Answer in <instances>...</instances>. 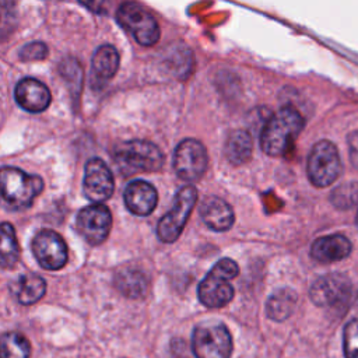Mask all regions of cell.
I'll return each instance as SVG.
<instances>
[{
  "instance_id": "1",
  "label": "cell",
  "mask_w": 358,
  "mask_h": 358,
  "mask_svg": "<svg viewBox=\"0 0 358 358\" xmlns=\"http://www.w3.org/2000/svg\"><path fill=\"white\" fill-rule=\"evenodd\" d=\"M305 120L302 115L291 108L285 106L274 113L264 124L260 136L262 150L270 157L285 155L302 131Z\"/></svg>"
},
{
  "instance_id": "2",
  "label": "cell",
  "mask_w": 358,
  "mask_h": 358,
  "mask_svg": "<svg viewBox=\"0 0 358 358\" xmlns=\"http://www.w3.org/2000/svg\"><path fill=\"white\" fill-rule=\"evenodd\" d=\"M43 190L38 175L27 173L14 166L0 168V201L10 210L28 208Z\"/></svg>"
},
{
  "instance_id": "3",
  "label": "cell",
  "mask_w": 358,
  "mask_h": 358,
  "mask_svg": "<svg viewBox=\"0 0 358 358\" xmlns=\"http://www.w3.org/2000/svg\"><path fill=\"white\" fill-rule=\"evenodd\" d=\"M238 264L228 257L217 262L199 284L197 295L200 302L211 309L228 305L234 298L231 280L238 275Z\"/></svg>"
},
{
  "instance_id": "4",
  "label": "cell",
  "mask_w": 358,
  "mask_h": 358,
  "mask_svg": "<svg viewBox=\"0 0 358 358\" xmlns=\"http://www.w3.org/2000/svg\"><path fill=\"white\" fill-rule=\"evenodd\" d=\"M113 159L124 175L137 172H155L162 168L164 155L161 150L145 140L123 141L113 150Z\"/></svg>"
},
{
  "instance_id": "5",
  "label": "cell",
  "mask_w": 358,
  "mask_h": 358,
  "mask_svg": "<svg viewBox=\"0 0 358 358\" xmlns=\"http://www.w3.org/2000/svg\"><path fill=\"white\" fill-rule=\"evenodd\" d=\"M116 20L143 46H152L159 39V25L154 15L138 3L127 1L119 6Z\"/></svg>"
},
{
  "instance_id": "6",
  "label": "cell",
  "mask_w": 358,
  "mask_h": 358,
  "mask_svg": "<svg viewBox=\"0 0 358 358\" xmlns=\"http://www.w3.org/2000/svg\"><path fill=\"white\" fill-rule=\"evenodd\" d=\"M306 173L316 187L330 186L341 173V161L336 145L327 140L316 143L308 157Z\"/></svg>"
},
{
  "instance_id": "7",
  "label": "cell",
  "mask_w": 358,
  "mask_h": 358,
  "mask_svg": "<svg viewBox=\"0 0 358 358\" xmlns=\"http://www.w3.org/2000/svg\"><path fill=\"white\" fill-rule=\"evenodd\" d=\"M192 348L196 358H229L232 337L222 323H201L193 330Z\"/></svg>"
},
{
  "instance_id": "8",
  "label": "cell",
  "mask_w": 358,
  "mask_h": 358,
  "mask_svg": "<svg viewBox=\"0 0 358 358\" xmlns=\"http://www.w3.org/2000/svg\"><path fill=\"white\" fill-rule=\"evenodd\" d=\"M196 201H197V192L192 185L183 186L176 193L173 207L158 221L157 235L159 241L165 243H171L179 238Z\"/></svg>"
},
{
  "instance_id": "9",
  "label": "cell",
  "mask_w": 358,
  "mask_h": 358,
  "mask_svg": "<svg viewBox=\"0 0 358 358\" xmlns=\"http://www.w3.org/2000/svg\"><path fill=\"white\" fill-rule=\"evenodd\" d=\"M207 162L204 145L194 138L180 141L173 154V169L186 182L199 180L207 169Z\"/></svg>"
},
{
  "instance_id": "10",
  "label": "cell",
  "mask_w": 358,
  "mask_h": 358,
  "mask_svg": "<svg viewBox=\"0 0 358 358\" xmlns=\"http://www.w3.org/2000/svg\"><path fill=\"white\" fill-rule=\"evenodd\" d=\"M77 231L84 241L92 246L101 245L112 228V214L102 203L81 208L77 214Z\"/></svg>"
},
{
  "instance_id": "11",
  "label": "cell",
  "mask_w": 358,
  "mask_h": 358,
  "mask_svg": "<svg viewBox=\"0 0 358 358\" xmlns=\"http://www.w3.org/2000/svg\"><path fill=\"white\" fill-rule=\"evenodd\" d=\"M32 252L46 270H59L67 263L69 252L64 239L52 229L39 231L32 241Z\"/></svg>"
},
{
  "instance_id": "12",
  "label": "cell",
  "mask_w": 358,
  "mask_h": 358,
  "mask_svg": "<svg viewBox=\"0 0 358 358\" xmlns=\"http://www.w3.org/2000/svg\"><path fill=\"white\" fill-rule=\"evenodd\" d=\"M115 189V182L110 169L101 158H91L85 164V175L83 190L88 200L98 204L108 200Z\"/></svg>"
},
{
  "instance_id": "13",
  "label": "cell",
  "mask_w": 358,
  "mask_h": 358,
  "mask_svg": "<svg viewBox=\"0 0 358 358\" xmlns=\"http://www.w3.org/2000/svg\"><path fill=\"white\" fill-rule=\"evenodd\" d=\"M351 291L348 278L343 274H326L317 278L309 291L310 299L317 306H334L347 299Z\"/></svg>"
},
{
  "instance_id": "14",
  "label": "cell",
  "mask_w": 358,
  "mask_h": 358,
  "mask_svg": "<svg viewBox=\"0 0 358 358\" xmlns=\"http://www.w3.org/2000/svg\"><path fill=\"white\" fill-rule=\"evenodd\" d=\"M14 95H15L17 103L22 109L34 113L43 112L50 103L49 88L39 80L31 78V77L22 78L17 84Z\"/></svg>"
},
{
  "instance_id": "15",
  "label": "cell",
  "mask_w": 358,
  "mask_h": 358,
  "mask_svg": "<svg viewBox=\"0 0 358 358\" xmlns=\"http://www.w3.org/2000/svg\"><path fill=\"white\" fill-rule=\"evenodd\" d=\"M123 199L130 213L144 217L151 214L157 207L158 193L151 183L137 179L126 186Z\"/></svg>"
},
{
  "instance_id": "16",
  "label": "cell",
  "mask_w": 358,
  "mask_h": 358,
  "mask_svg": "<svg viewBox=\"0 0 358 358\" xmlns=\"http://www.w3.org/2000/svg\"><path fill=\"white\" fill-rule=\"evenodd\" d=\"M351 249L352 245L344 235H326L313 242L310 256L320 263H333L345 259L351 253Z\"/></svg>"
},
{
  "instance_id": "17",
  "label": "cell",
  "mask_w": 358,
  "mask_h": 358,
  "mask_svg": "<svg viewBox=\"0 0 358 358\" xmlns=\"http://www.w3.org/2000/svg\"><path fill=\"white\" fill-rule=\"evenodd\" d=\"M119 53L112 45H102L96 49L92 57L91 84L94 88H102L117 71Z\"/></svg>"
},
{
  "instance_id": "18",
  "label": "cell",
  "mask_w": 358,
  "mask_h": 358,
  "mask_svg": "<svg viewBox=\"0 0 358 358\" xmlns=\"http://www.w3.org/2000/svg\"><path fill=\"white\" fill-rule=\"evenodd\" d=\"M200 215L204 224L210 229L217 232L228 231L235 221V215L231 206L215 196H210L201 203Z\"/></svg>"
},
{
  "instance_id": "19",
  "label": "cell",
  "mask_w": 358,
  "mask_h": 358,
  "mask_svg": "<svg viewBox=\"0 0 358 358\" xmlns=\"http://www.w3.org/2000/svg\"><path fill=\"white\" fill-rule=\"evenodd\" d=\"M115 287L127 298H143L148 291V278L138 268H122L115 275Z\"/></svg>"
},
{
  "instance_id": "20",
  "label": "cell",
  "mask_w": 358,
  "mask_h": 358,
  "mask_svg": "<svg viewBox=\"0 0 358 358\" xmlns=\"http://www.w3.org/2000/svg\"><path fill=\"white\" fill-rule=\"evenodd\" d=\"M253 151L252 137L245 130H235L232 131L225 141L224 152L227 159L234 165L245 164L250 159Z\"/></svg>"
},
{
  "instance_id": "21",
  "label": "cell",
  "mask_w": 358,
  "mask_h": 358,
  "mask_svg": "<svg viewBox=\"0 0 358 358\" xmlns=\"http://www.w3.org/2000/svg\"><path fill=\"white\" fill-rule=\"evenodd\" d=\"M296 294L289 288H281L270 295L266 303L267 316L271 320L282 322L288 319L296 306Z\"/></svg>"
},
{
  "instance_id": "22",
  "label": "cell",
  "mask_w": 358,
  "mask_h": 358,
  "mask_svg": "<svg viewBox=\"0 0 358 358\" xmlns=\"http://www.w3.org/2000/svg\"><path fill=\"white\" fill-rule=\"evenodd\" d=\"M14 292L20 303L32 305L45 295L46 282L41 275L28 273L18 278L17 284L14 285Z\"/></svg>"
},
{
  "instance_id": "23",
  "label": "cell",
  "mask_w": 358,
  "mask_h": 358,
  "mask_svg": "<svg viewBox=\"0 0 358 358\" xmlns=\"http://www.w3.org/2000/svg\"><path fill=\"white\" fill-rule=\"evenodd\" d=\"M20 259V246L14 227L8 222L0 224V266L11 268Z\"/></svg>"
},
{
  "instance_id": "24",
  "label": "cell",
  "mask_w": 358,
  "mask_h": 358,
  "mask_svg": "<svg viewBox=\"0 0 358 358\" xmlns=\"http://www.w3.org/2000/svg\"><path fill=\"white\" fill-rule=\"evenodd\" d=\"M31 344L18 331H7L0 336V358H29Z\"/></svg>"
},
{
  "instance_id": "25",
  "label": "cell",
  "mask_w": 358,
  "mask_h": 358,
  "mask_svg": "<svg viewBox=\"0 0 358 358\" xmlns=\"http://www.w3.org/2000/svg\"><path fill=\"white\" fill-rule=\"evenodd\" d=\"M17 27L15 3L0 1V42L6 41Z\"/></svg>"
},
{
  "instance_id": "26",
  "label": "cell",
  "mask_w": 358,
  "mask_h": 358,
  "mask_svg": "<svg viewBox=\"0 0 358 358\" xmlns=\"http://www.w3.org/2000/svg\"><path fill=\"white\" fill-rule=\"evenodd\" d=\"M343 348L345 358H358V319L350 320L343 331Z\"/></svg>"
},
{
  "instance_id": "27",
  "label": "cell",
  "mask_w": 358,
  "mask_h": 358,
  "mask_svg": "<svg viewBox=\"0 0 358 358\" xmlns=\"http://www.w3.org/2000/svg\"><path fill=\"white\" fill-rule=\"evenodd\" d=\"M48 52V46L43 42H31L21 49L20 57L24 62H36L46 59Z\"/></svg>"
},
{
  "instance_id": "28",
  "label": "cell",
  "mask_w": 358,
  "mask_h": 358,
  "mask_svg": "<svg viewBox=\"0 0 358 358\" xmlns=\"http://www.w3.org/2000/svg\"><path fill=\"white\" fill-rule=\"evenodd\" d=\"M348 152L351 164L358 169V130L348 136Z\"/></svg>"
},
{
  "instance_id": "29",
  "label": "cell",
  "mask_w": 358,
  "mask_h": 358,
  "mask_svg": "<svg viewBox=\"0 0 358 358\" xmlns=\"http://www.w3.org/2000/svg\"><path fill=\"white\" fill-rule=\"evenodd\" d=\"M357 225H358V214H357Z\"/></svg>"
}]
</instances>
